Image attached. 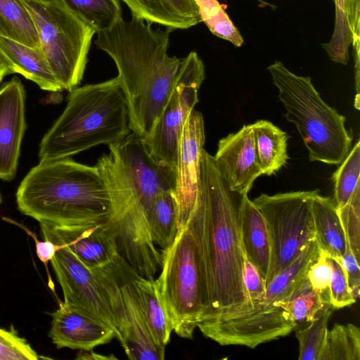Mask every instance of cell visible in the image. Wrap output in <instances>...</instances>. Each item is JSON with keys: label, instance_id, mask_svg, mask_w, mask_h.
Returning a JSON list of instances; mask_svg holds the SVG:
<instances>
[{"label": "cell", "instance_id": "obj_11", "mask_svg": "<svg viewBox=\"0 0 360 360\" xmlns=\"http://www.w3.org/2000/svg\"><path fill=\"white\" fill-rule=\"evenodd\" d=\"M101 158L115 176L133 194L146 219L157 195L174 191L175 172L158 163L141 138L130 132L120 141L108 145Z\"/></svg>", "mask_w": 360, "mask_h": 360}, {"label": "cell", "instance_id": "obj_40", "mask_svg": "<svg viewBox=\"0 0 360 360\" xmlns=\"http://www.w3.org/2000/svg\"><path fill=\"white\" fill-rule=\"evenodd\" d=\"M15 224L22 229L25 230V231L34 239L36 245L37 255L47 268L48 262L51 261L54 256L58 246L49 240H44L43 241H39L35 233H32L22 224Z\"/></svg>", "mask_w": 360, "mask_h": 360}, {"label": "cell", "instance_id": "obj_9", "mask_svg": "<svg viewBox=\"0 0 360 360\" xmlns=\"http://www.w3.org/2000/svg\"><path fill=\"white\" fill-rule=\"evenodd\" d=\"M118 330L117 340L129 359L163 360L165 350L153 340L138 299L136 271L119 254L108 264L91 269Z\"/></svg>", "mask_w": 360, "mask_h": 360}, {"label": "cell", "instance_id": "obj_30", "mask_svg": "<svg viewBox=\"0 0 360 360\" xmlns=\"http://www.w3.org/2000/svg\"><path fill=\"white\" fill-rule=\"evenodd\" d=\"M330 304H325L305 327L296 329L300 360H319L328 332V323L333 312Z\"/></svg>", "mask_w": 360, "mask_h": 360}, {"label": "cell", "instance_id": "obj_2", "mask_svg": "<svg viewBox=\"0 0 360 360\" xmlns=\"http://www.w3.org/2000/svg\"><path fill=\"white\" fill-rule=\"evenodd\" d=\"M16 202L23 214L59 226L106 222L111 209L97 165L71 158L41 161L32 168L18 186Z\"/></svg>", "mask_w": 360, "mask_h": 360}, {"label": "cell", "instance_id": "obj_24", "mask_svg": "<svg viewBox=\"0 0 360 360\" xmlns=\"http://www.w3.org/2000/svg\"><path fill=\"white\" fill-rule=\"evenodd\" d=\"M251 126L256 157L262 174L272 175L288 160V134L268 120H257Z\"/></svg>", "mask_w": 360, "mask_h": 360}, {"label": "cell", "instance_id": "obj_41", "mask_svg": "<svg viewBox=\"0 0 360 360\" xmlns=\"http://www.w3.org/2000/svg\"><path fill=\"white\" fill-rule=\"evenodd\" d=\"M77 359H117L115 356H103L101 354H98L95 352H94L92 350L89 351H84V350H79V352L78 353Z\"/></svg>", "mask_w": 360, "mask_h": 360}, {"label": "cell", "instance_id": "obj_25", "mask_svg": "<svg viewBox=\"0 0 360 360\" xmlns=\"http://www.w3.org/2000/svg\"><path fill=\"white\" fill-rule=\"evenodd\" d=\"M147 222L155 245L165 250L172 243L179 231L172 191H163L157 195L148 214Z\"/></svg>", "mask_w": 360, "mask_h": 360}, {"label": "cell", "instance_id": "obj_39", "mask_svg": "<svg viewBox=\"0 0 360 360\" xmlns=\"http://www.w3.org/2000/svg\"><path fill=\"white\" fill-rule=\"evenodd\" d=\"M347 24L355 51L359 50V0H346Z\"/></svg>", "mask_w": 360, "mask_h": 360}, {"label": "cell", "instance_id": "obj_6", "mask_svg": "<svg viewBox=\"0 0 360 360\" xmlns=\"http://www.w3.org/2000/svg\"><path fill=\"white\" fill-rule=\"evenodd\" d=\"M35 25L47 63L63 90L69 92L83 79L96 29L62 0H20Z\"/></svg>", "mask_w": 360, "mask_h": 360}, {"label": "cell", "instance_id": "obj_3", "mask_svg": "<svg viewBox=\"0 0 360 360\" xmlns=\"http://www.w3.org/2000/svg\"><path fill=\"white\" fill-rule=\"evenodd\" d=\"M128 101L117 77L70 91L62 114L43 136L39 162L71 158L127 136Z\"/></svg>", "mask_w": 360, "mask_h": 360}, {"label": "cell", "instance_id": "obj_14", "mask_svg": "<svg viewBox=\"0 0 360 360\" xmlns=\"http://www.w3.org/2000/svg\"><path fill=\"white\" fill-rule=\"evenodd\" d=\"M181 58L169 55L146 81L141 92L128 103L131 132L146 139L153 131L175 86Z\"/></svg>", "mask_w": 360, "mask_h": 360}, {"label": "cell", "instance_id": "obj_43", "mask_svg": "<svg viewBox=\"0 0 360 360\" xmlns=\"http://www.w3.org/2000/svg\"><path fill=\"white\" fill-rule=\"evenodd\" d=\"M1 202V193H0V202Z\"/></svg>", "mask_w": 360, "mask_h": 360}, {"label": "cell", "instance_id": "obj_44", "mask_svg": "<svg viewBox=\"0 0 360 360\" xmlns=\"http://www.w3.org/2000/svg\"><path fill=\"white\" fill-rule=\"evenodd\" d=\"M335 2V0H333Z\"/></svg>", "mask_w": 360, "mask_h": 360}, {"label": "cell", "instance_id": "obj_28", "mask_svg": "<svg viewBox=\"0 0 360 360\" xmlns=\"http://www.w3.org/2000/svg\"><path fill=\"white\" fill-rule=\"evenodd\" d=\"M360 330L356 326L335 323L328 330L319 360H359Z\"/></svg>", "mask_w": 360, "mask_h": 360}, {"label": "cell", "instance_id": "obj_22", "mask_svg": "<svg viewBox=\"0 0 360 360\" xmlns=\"http://www.w3.org/2000/svg\"><path fill=\"white\" fill-rule=\"evenodd\" d=\"M311 212L315 240L319 250L330 257L342 258L347 240L333 198L316 194L311 202Z\"/></svg>", "mask_w": 360, "mask_h": 360}, {"label": "cell", "instance_id": "obj_34", "mask_svg": "<svg viewBox=\"0 0 360 360\" xmlns=\"http://www.w3.org/2000/svg\"><path fill=\"white\" fill-rule=\"evenodd\" d=\"M39 356L25 339L13 327L0 328V360H37Z\"/></svg>", "mask_w": 360, "mask_h": 360}, {"label": "cell", "instance_id": "obj_12", "mask_svg": "<svg viewBox=\"0 0 360 360\" xmlns=\"http://www.w3.org/2000/svg\"><path fill=\"white\" fill-rule=\"evenodd\" d=\"M51 264L63 290V302L118 330L102 290L93 271L68 248L58 246Z\"/></svg>", "mask_w": 360, "mask_h": 360}, {"label": "cell", "instance_id": "obj_38", "mask_svg": "<svg viewBox=\"0 0 360 360\" xmlns=\"http://www.w3.org/2000/svg\"><path fill=\"white\" fill-rule=\"evenodd\" d=\"M339 259L344 268L351 293L353 297L357 300L359 297L360 289L359 261L352 252L347 243L345 255Z\"/></svg>", "mask_w": 360, "mask_h": 360}, {"label": "cell", "instance_id": "obj_36", "mask_svg": "<svg viewBox=\"0 0 360 360\" xmlns=\"http://www.w3.org/2000/svg\"><path fill=\"white\" fill-rule=\"evenodd\" d=\"M330 274L331 266L329 256L319 250V255L307 271V276L312 288L320 295L326 304H330L329 291Z\"/></svg>", "mask_w": 360, "mask_h": 360}, {"label": "cell", "instance_id": "obj_32", "mask_svg": "<svg viewBox=\"0 0 360 360\" xmlns=\"http://www.w3.org/2000/svg\"><path fill=\"white\" fill-rule=\"evenodd\" d=\"M203 22L215 36L240 47L243 39L217 0H194Z\"/></svg>", "mask_w": 360, "mask_h": 360}, {"label": "cell", "instance_id": "obj_26", "mask_svg": "<svg viewBox=\"0 0 360 360\" xmlns=\"http://www.w3.org/2000/svg\"><path fill=\"white\" fill-rule=\"evenodd\" d=\"M0 35L32 48H41L34 22L20 0H0Z\"/></svg>", "mask_w": 360, "mask_h": 360}, {"label": "cell", "instance_id": "obj_42", "mask_svg": "<svg viewBox=\"0 0 360 360\" xmlns=\"http://www.w3.org/2000/svg\"><path fill=\"white\" fill-rule=\"evenodd\" d=\"M11 74H13L6 60L0 53V83L3 79Z\"/></svg>", "mask_w": 360, "mask_h": 360}, {"label": "cell", "instance_id": "obj_20", "mask_svg": "<svg viewBox=\"0 0 360 360\" xmlns=\"http://www.w3.org/2000/svg\"><path fill=\"white\" fill-rule=\"evenodd\" d=\"M240 229L245 257L265 281L270 264V239L262 214L248 195H243L240 200Z\"/></svg>", "mask_w": 360, "mask_h": 360}, {"label": "cell", "instance_id": "obj_7", "mask_svg": "<svg viewBox=\"0 0 360 360\" xmlns=\"http://www.w3.org/2000/svg\"><path fill=\"white\" fill-rule=\"evenodd\" d=\"M161 255V272L155 284L173 330L191 339L204 317L207 301L198 244L188 222Z\"/></svg>", "mask_w": 360, "mask_h": 360}, {"label": "cell", "instance_id": "obj_5", "mask_svg": "<svg viewBox=\"0 0 360 360\" xmlns=\"http://www.w3.org/2000/svg\"><path fill=\"white\" fill-rule=\"evenodd\" d=\"M319 248L311 242L299 257L267 285L264 297L246 312L200 323L198 328L220 345H239L254 349L290 334L295 326L276 304L283 300L306 275L316 259Z\"/></svg>", "mask_w": 360, "mask_h": 360}, {"label": "cell", "instance_id": "obj_16", "mask_svg": "<svg viewBox=\"0 0 360 360\" xmlns=\"http://www.w3.org/2000/svg\"><path fill=\"white\" fill-rule=\"evenodd\" d=\"M39 226L44 240L68 248L90 269L108 264L118 255L105 222L71 226L39 223Z\"/></svg>", "mask_w": 360, "mask_h": 360}, {"label": "cell", "instance_id": "obj_35", "mask_svg": "<svg viewBox=\"0 0 360 360\" xmlns=\"http://www.w3.org/2000/svg\"><path fill=\"white\" fill-rule=\"evenodd\" d=\"M329 259L331 266L329 291L333 309H340L354 304L356 300L351 293L340 259L330 257Z\"/></svg>", "mask_w": 360, "mask_h": 360}, {"label": "cell", "instance_id": "obj_4", "mask_svg": "<svg viewBox=\"0 0 360 360\" xmlns=\"http://www.w3.org/2000/svg\"><path fill=\"white\" fill-rule=\"evenodd\" d=\"M267 70L285 109L284 117L295 125L309 160L340 164L352 142L345 117L321 98L310 77L298 76L278 60Z\"/></svg>", "mask_w": 360, "mask_h": 360}, {"label": "cell", "instance_id": "obj_19", "mask_svg": "<svg viewBox=\"0 0 360 360\" xmlns=\"http://www.w3.org/2000/svg\"><path fill=\"white\" fill-rule=\"evenodd\" d=\"M132 16L172 31L187 30L201 22L194 0H121Z\"/></svg>", "mask_w": 360, "mask_h": 360}, {"label": "cell", "instance_id": "obj_15", "mask_svg": "<svg viewBox=\"0 0 360 360\" xmlns=\"http://www.w3.org/2000/svg\"><path fill=\"white\" fill-rule=\"evenodd\" d=\"M213 158L229 189L240 195H248L255 179L263 174L256 157L251 124L220 139Z\"/></svg>", "mask_w": 360, "mask_h": 360}, {"label": "cell", "instance_id": "obj_21", "mask_svg": "<svg viewBox=\"0 0 360 360\" xmlns=\"http://www.w3.org/2000/svg\"><path fill=\"white\" fill-rule=\"evenodd\" d=\"M0 53L13 73L34 82L40 89L60 91V84L53 75L41 48L35 49L0 35Z\"/></svg>", "mask_w": 360, "mask_h": 360}, {"label": "cell", "instance_id": "obj_10", "mask_svg": "<svg viewBox=\"0 0 360 360\" xmlns=\"http://www.w3.org/2000/svg\"><path fill=\"white\" fill-rule=\"evenodd\" d=\"M205 65L195 51L181 58L176 82L168 102L148 138L146 149L159 164L175 172L179 141L185 122L198 102Z\"/></svg>", "mask_w": 360, "mask_h": 360}, {"label": "cell", "instance_id": "obj_17", "mask_svg": "<svg viewBox=\"0 0 360 360\" xmlns=\"http://www.w3.org/2000/svg\"><path fill=\"white\" fill-rule=\"evenodd\" d=\"M27 127L25 91L14 77L0 87V179L11 181L16 174L21 143Z\"/></svg>", "mask_w": 360, "mask_h": 360}, {"label": "cell", "instance_id": "obj_23", "mask_svg": "<svg viewBox=\"0 0 360 360\" xmlns=\"http://www.w3.org/2000/svg\"><path fill=\"white\" fill-rule=\"evenodd\" d=\"M134 284L143 317L155 344L165 350L173 326L154 278H146L137 272Z\"/></svg>", "mask_w": 360, "mask_h": 360}, {"label": "cell", "instance_id": "obj_18", "mask_svg": "<svg viewBox=\"0 0 360 360\" xmlns=\"http://www.w3.org/2000/svg\"><path fill=\"white\" fill-rule=\"evenodd\" d=\"M51 316L49 335L58 349L68 347L89 351L116 338L112 328L61 301Z\"/></svg>", "mask_w": 360, "mask_h": 360}, {"label": "cell", "instance_id": "obj_37", "mask_svg": "<svg viewBox=\"0 0 360 360\" xmlns=\"http://www.w3.org/2000/svg\"><path fill=\"white\" fill-rule=\"evenodd\" d=\"M243 283L247 293V304L242 311L231 316L242 314L250 310L255 303L264 297L266 292L264 279L246 257L243 268Z\"/></svg>", "mask_w": 360, "mask_h": 360}, {"label": "cell", "instance_id": "obj_29", "mask_svg": "<svg viewBox=\"0 0 360 360\" xmlns=\"http://www.w3.org/2000/svg\"><path fill=\"white\" fill-rule=\"evenodd\" d=\"M65 6L98 31L122 18L120 0H62Z\"/></svg>", "mask_w": 360, "mask_h": 360}, {"label": "cell", "instance_id": "obj_33", "mask_svg": "<svg viewBox=\"0 0 360 360\" xmlns=\"http://www.w3.org/2000/svg\"><path fill=\"white\" fill-rule=\"evenodd\" d=\"M346 240L359 261L360 257V184L352 193L348 202L338 209Z\"/></svg>", "mask_w": 360, "mask_h": 360}, {"label": "cell", "instance_id": "obj_13", "mask_svg": "<svg viewBox=\"0 0 360 360\" xmlns=\"http://www.w3.org/2000/svg\"><path fill=\"white\" fill-rule=\"evenodd\" d=\"M205 139L203 116L193 110L183 127L176 157L173 195L179 230L186 225L197 201Z\"/></svg>", "mask_w": 360, "mask_h": 360}, {"label": "cell", "instance_id": "obj_8", "mask_svg": "<svg viewBox=\"0 0 360 360\" xmlns=\"http://www.w3.org/2000/svg\"><path fill=\"white\" fill-rule=\"evenodd\" d=\"M319 190L261 194L252 202L262 214L271 243L266 288L315 240L311 202Z\"/></svg>", "mask_w": 360, "mask_h": 360}, {"label": "cell", "instance_id": "obj_1", "mask_svg": "<svg viewBox=\"0 0 360 360\" xmlns=\"http://www.w3.org/2000/svg\"><path fill=\"white\" fill-rule=\"evenodd\" d=\"M200 165L198 195L187 222L198 244L205 285L207 308L202 323L240 312L248 299L240 229L243 195L229 189L213 156L205 149Z\"/></svg>", "mask_w": 360, "mask_h": 360}, {"label": "cell", "instance_id": "obj_31", "mask_svg": "<svg viewBox=\"0 0 360 360\" xmlns=\"http://www.w3.org/2000/svg\"><path fill=\"white\" fill-rule=\"evenodd\" d=\"M334 172L333 200L337 209L345 206L349 200L356 186L360 184V142L358 141L340 162Z\"/></svg>", "mask_w": 360, "mask_h": 360}, {"label": "cell", "instance_id": "obj_27", "mask_svg": "<svg viewBox=\"0 0 360 360\" xmlns=\"http://www.w3.org/2000/svg\"><path fill=\"white\" fill-rule=\"evenodd\" d=\"M325 304L312 288L307 274L283 300L276 304L287 314L295 330L309 323Z\"/></svg>", "mask_w": 360, "mask_h": 360}]
</instances>
